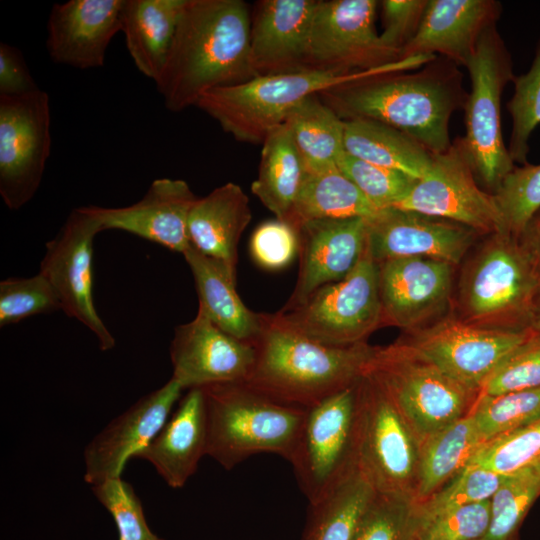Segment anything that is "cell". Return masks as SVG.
<instances>
[{
  "mask_svg": "<svg viewBox=\"0 0 540 540\" xmlns=\"http://www.w3.org/2000/svg\"><path fill=\"white\" fill-rule=\"evenodd\" d=\"M91 490L113 517L119 540L160 539L150 530L141 501L134 488L121 477L92 485Z\"/></svg>",
  "mask_w": 540,
  "mask_h": 540,
  "instance_id": "46",
  "label": "cell"
},
{
  "mask_svg": "<svg viewBox=\"0 0 540 540\" xmlns=\"http://www.w3.org/2000/svg\"><path fill=\"white\" fill-rule=\"evenodd\" d=\"M540 495V466L507 475L490 499V523L479 540H514Z\"/></svg>",
  "mask_w": 540,
  "mask_h": 540,
  "instance_id": "37",
  "label": "cell"
},
{
  "mask_svg": "<svg viewBox=\"0 0 540 540\" xmlns=\"http://www.w3.org/2000/svg\"><path fill=\"white\" fill-rule=\"evenodd\" d=\"M275 315L298 333L328 346H350L382 327L378 264L368 236L352 271L342 280L318 288L302 304Z\"/></svg>",
  "mask_w": 540,
  "mask_h": 540,
  "instance_id": "9",
  "label": "cell"
},
{
  "mask_svg": "<svg viewBox=\"0 0 540 540\" xmlns=\"http://www.w3.org/2000/svg\"><path fill=\"white\" fill-rule=\"evenodd\" d=\"M101 225L90 205L74 209L58 234L46 243L41 273L52 285L61 310L95 334L102 351L116 341L99 314L93 298V240Z\"/></svg>",
  "mask_w": 540,
  "mask_h": 540,
  "instance_id": "15",
  "label": "cell"
},
{
  "mask_svg": "<svg viewBox=\"0 0 540 540\" xmlns=\"http://www.w3.org/2000/svg\"><path fill=\"white\" fill-rule=\"evenodd\" d=\"M159 540H164V539L160 538Z\"/></svg>",
  "mask_w": 540,
  "mask_h": 540,
  "instance_id": "53",
  "label": "cell"
},
{
  "mask_svg": "<svg viewBox=\"0 0 540 540\" xmlns=\"http://www.w3.org/2000/svg\"><path fill=\"white\" fill-rule=\"evenodd\" d=\"M57 310H61L57 294L41 273L25 278L9 277L0 282V327Z\"/></svg>",
  "mask_w": 540,
  "mask_h": 540,
  "instance_id": "44",
  "label": "cell"
},
{
  "mask_svg": "<svg viewBox=\"0 0 540 540\" xmlns=\"http://www.w3.org/2000/svg\"><path fill=\"white\" fill-rule=\"evenodd\" d=\"M207 425L202 388L188 389L176 410L135 458L153 465L174 489L182 488L206 456Z\"/></svg>",
  "mask_w": 540,
  "mask_h": 540,
  "instance_id": "26",
  "label": "cell"
},
{
  "mask_svg": "<svg viewBox=\"0 0 540 540\" xmlns=\"http://www.w3.org/2000/svg\"><path fill=\"white\" fill-rule=\"evenodd\" d=\"M469 414L486 442L540 419V387L499 395L479 393Z\"/></svg>",
  "mask_w": 540,
  "mask_h": 540,
  "instance_id": "36",
  "label": "cell"
},
{
  "mask_svg": "<svg viewBox=\"0 0 540 540\" xmlns=\"http://www.w3.org/2000/svg\"><path fill=\"white\" fill-rule=\"evenodd\" d=\"M183 387L171 378L109 422L84 449V481L90 486L121 477L126 463L160 431Z\"/></svg>",
  "mask_w": 540,
  "mask_h": 540,
  "instance_id": "19",
  "label": "cell"
},
{
  "mask_svg": "<svg viewBox=\"0 0 540 540\" xmlns=\"http://www.w3.org/2000/svg\"><path fill=\"white\" fill-rule=\"evenodd\" d=\"M375 492L355 466L325 496L309 504L302 540H351Z\"/></svg>",
  "mask_w": 540,
  "mask_h": 540,
  "instance_id": "35",
  "label": "cell"
},
{
  "mask_svg": "<svg viewBox=\"0 0 540 540\" xmlns=\"http://www.w3.org/2000/svg\"><path fill=\"white\" fill-rule=\"evenodd\" d=\"M286 123L306 172L337 167L338 160L345 152L344 120L318 94L302 100L291 111Z\"/></svg>",
  "mask_w": 540,
  "mask_h": 540,
  "instance_id": "34",
  "label": "cell"
},
{
  "mask_svg": "<svg viewBox=\"0 0 540 540\" xmlns=\"http://www.w3.org/2000/svg\"><path fill=\"white\" fill-rule=\"evenodd\" d=\"M354 74L302 71L256 76L240 84L213 89L203 94L195 106L237 141L262 144L273 129L286 122L302 100L343 83Z\"/></svg>",
  "mask_w": 540,
  "mask_h": 540,
  "instance_id": "8",
  "label": "cell"
},
{
  "mask_svg": "<svg viewBox=\"0 0 540 540\" xmlns=\"http://www.w3.org/2000/svg\"><path fill=\"white\" fill-rule=\"evenodd\" d=\"M416 507L412 496L375 492L351 540H415Z\"/></svg>",
  "mask_w": 540,
  "mask_h": 540,
  "instance_id": "38",
  "label": "cell"
},
{
  "mask_svg": "<svg viewBox=\"0 0 540 540\" xmlns=\"http://www.w3.org/2000/svg\"><path fill=\"white\" fill-rule=\"evenodd\" d=\"M253 344L255 362L244 382L278 402L304 409L357 383L375 349L367 342L340 347L321 344L275 314H262Z\"/></svg>",
  "mask_w": 540,
  "mask_h": 540,
  "instance_id": "3",
  "label": "cell"
},
{
  "mask_svg": "<svg viewBox=\"0 0 540 540\" xmlns=\"http://www.w3.org/2000/svg\"><path fill=\"white\" fill-rule=\"evenodd\" d=\"M394 208L462 224L480 236L504 231L494 197L479 186L461 138L438 154Z\"/></svg>",
  "mask_w": 540,
  "mask_h": 540,
  "instance_id": "14",
  "label": "cell"
},
{
  "mask_svg": "<svg viewBox=\"0 0 540 540\" xmlns=\"http://www.w3.org/2000/svg\"><path fill=\"white\" fill-rule=\"evenodd\" d=\"M367 222L368 245L377 263L425 257L458 267L482 237L457 222L394 207Z\"/></svg>",
  "mask_w": 540,
  "mask_h": 540,
  "instance_id": "18",
  "label": "cell"
},
{
  "mask_svg": "<svg viewBox=\"0 0 540 540\" xmlns=\"http://www.w3.org/2000/svg\"><path fill=\"white\" fill-rule=\"evenodd\" d=\"M540 387V334L533 333L495 367L479 393H503Z\"/></svg>",
  "mask_w": 540,
  "mask_h": 540,
  "instance_id": "45",
  "label": "cell"
},
{
  "mask_svg": "<svg viewBox=\"0 0 540 540\" xmlns=\"http://www.w3.org/2000/svg\"><path fill=\"white\" fill-rule=\"evenodd\" d=\"M251 218L249 199L242 188L225 183L194 202L188 218L190 245L237 272L239 240Z\"/></svg>",
  "mask_w": 540,
  "mask_h": 540,
  "instance_id": "27",
  "label": "cell"
},
{
  "mask_svg": "<svg viewBox=\"0 0 540 540\" xmlns=\"http://www.w3.org/2000/svg\"><path fill=\"white\" fill-rule=\"evenodd\" d=\"M377 208L338 169L306 172L289 224L297 231L306 222L322 219L364 218L370 220Z\"/></svg>",
  "mask_w": 540,
  "mask_h": 540,
  "instance_id": "32",
  "label": "cell"
},
{
  "mask_svg": "<svg viewBox=\"0 0 540 540\" xmlns=\"http://www.w3.org/2000/svg\"><path fill=\"white\" fill-rule=\"evenodd\" d=\"M318 0H261L251 14L249 54L255 76L309 71L308 42Z\"/></svg>",
  "mask_w": 540,
  "mask_h": 540,
  "instance_id": "21",
  "label": "cell"
},
{
  "mask_svg": "<svg viewBox=\"0 0 540 540\" xmlns=\"http://www.w3.org/2000/svg\"><path fill=\"white\" fill-rule=\"evenodd\" d=\"M198 197L181 179H155L136 203L118 208L90 205L101 230H121L184 254L188 218Z\"/></svg>",
  "mask_w": 540,
  "mask_h": 540,
  "instance_id": "23",
  "label": "cell"
},
{
  "mask_svg": "<svg viewBox=\"0 0 540 540\" xmlns=\"http://www.w3.org/2000/svg\"><path fill=\"white\" fill-rule=\"evenodd\" d=\"M460 266L451 311L457 318L491 330H532L540 271L518 236H482Z\"/></svg>",
  "mask_w": 540,
  "mask_h": 540,
  "instance_id": "4",
  "label": "cell"
},
{
  "mask_svg": "<svg viewBox=\"0 0 540 540\" xmlns=\"http://www.w3.org/2000/svg\"><path fill=\"white\" fill-rule=\"evenodd\" d=\"M337 167L379 209L395 206L417 180L403 172L369 163L347 152L340 157Z\"/></svg>",
  "mask_w": 540,
  "mask_h": 540,
  "instance_id": "43",
  "label": "cell"
},
{
  "mask_svg": "<svg viewBox=\"0 0 540 540\" xmlns=\"http://www.w3.org/2000/svg\"><path fill=\"white\" fill-rule=\"evenodd\" d=\"M531 329L540 334V284L534 301Z\"/></svg>",
  "mask_w": 540,
  "mask_h": 540,
  "instance_id": "52",
  "label": "cell"
},
{
  "mask_svg": "<svg viewBox=\"0 0 540 540\" xmlns=\"http://www.w3.org/2000/svg\"><path fill=\"white\" fill-rule=\"evenodd\" d=\"M428 0H384L382 8L383 42L401 54L422 22Z\"/></svg>",
  "mask_w": 540,
  "mask_h": 540,
  "instance_id": "49",
  "label": "cell"
},
{
  "mask_svg": "<svg viewBox=\"0 0 540 540\" xmlns=\"http://www.w3.org/2000/svg\"><path fill=\"white\" fill-rule=\"evenodd\" d=\"M305 174V164L285 122L262 143L258 176L251 191L277 219L289 223Z\"/></svg>",
  "mask_w": 540,
  "mask_h": 540,
  "instance_id": "30",
  "label": "cell"
},
{
  "mask_svg": "<svg viewBox=\"0 0 540 540\" xmlns=\"http://www.w3.org/2000/svg\"><path fill=\"white\" fill-rule=\"evenodd\" d=\"M39 89L21 51L15 46L2 42L0 44V96H23Z\"/></svg>",
  "mask_w": 540,
  "mask_h": 540,
  "instance_id": "50",
  "label": "cell"
},
{
  "mask_svg": "<svg viewBox=\"0 0 540 540\" xmlns=\"http://www.w3.org/2000/svg\"><path fill=\"white\" fill-rule=\"evenodd\" d=\"M502 5L495 0H428L412 40L400 60L420 56L445 58L466 66L482 35L496 26Z\"/></svg>",
  "mask_w": 540,
  "mask_h": 540,
  "instance_id": "25",
  "label": "cell"
},
{
  "mask_svg": "<svg viewBox=\"0 0 540 540\" xmlns=\"http://www.w3.org/2000/svg\"><path fill=\"white\" fill-rule=\"evenodd\" d=\"M357 384L306 410L289 462L309 504L325 496L355 467Z\"/></svg>",
  "mask_w": 540,
  "mask_h": 540,
  "instance_id": "11",
  "label": "cell"
},
{
  "mask_svg": "<svg viewBox=\"0 0 540 540\" xmlns=\"http://www.w3.org/2000/svg\"><path fill=\"white\" fill-rule=\"evenodd\" d=\"M250 22L242 0H186L155 81L169 111H183L213 89L256 77L249 54Z\"/></svg>",
  "mask_w": 540,
  "mask_h": 540,
  "instance_id": "2",
  "label": "cell"
},
{
  "mask_svg": "<svg viewBox=\"0 0 540 540\" xmlns=\"http://www.w3.org/2000/svg\"><path fill=\"white\" fill-rule=\"evenodd\" d=\"M518 238L540 271V209L530 218Z\"/></svg>",
  "mask_w": 540,
  "mask_h": 540,
  "instance_id": "51",
  "label": "cell"
},
{
  "mask_svg": "<svg viewBox=\"0 0 540 540\" xmlns=\"http://www.w3.org/2000/svg\"><path fill=\"white\" fill-rule=\"evenodd\" d=\"M506 476L468 464L432 496L417 502V534L424 525L442 513L463 505L490 500Z\"/></svg>",
  "mask_w": 540,
  "mask_h": 540,
  "instance_id": "39",
  "label": "cell"
},
{
  "mask_svg": "<svg viewBox=\"0 0 540 540\" xmlns=\"http://www.w3.org/2000/svg\"><path fill=\"white\" fill-rule=\"evenodd\" d=\"M344 149L372 164L420 179L429 171L433 154L403 132L367 120H344Z\"/></svg>",
  "mask_w": 540,
  "mask_h": 540,
  "instance_id": "31",
  "label": "cell"
},
{
  "mask_svg": "<svg viewBox=\"0 0 540 540\" xmlns=\"http://www.w3.org/2000/svg\"><path fill=\"white\" fill-rule=\"evenodd\" d=\"M198 295V312L229 335L253 343L260 333L262 314L255 313L236 291L237 272L193 246L183 254Z\"/></svg>",
  "mask_w": 540,
  "mask_h": 540,
  "instance_id": "28",
  "label": "cell"
},
{
  "mask_svg": "<svg viewBox=\"0 0 540 540\" xmlns=\"http://www.w3.org/2000/svg\"><path fill=\"white\" fill-rule=\"evenodd\" d=\"M490 500L442 513L418 532L415 540H479L490 523Z\"/></svg>",
  "mask_w": 540,
  "mask_h": 540,
  "instance_id": "47",
  "label": "cell"
},
{
  "mask_svg": "<svg viewBox=\"0 0 540 540\" xmlns=\"http://www.w3.org/2000/svg\"><path fill=\"white\" fill-rule=\"evenodd\" d=\"M377 264L382 327L411 333L452 311L457 266L425 257L394 258Z\"/></svg>",
  "mask_w": 540,
  "mask_h": 540,
  "instance_id": "16",
  "label": "cell"
},
{
  "mask_svg": "<svg viewBox=\"0 0 540 540\" xmlns=\"http://www.w3.org/2000/svg\"><path fill=\"white\" fill-rule=\"evenodd\" d=\"M299 272L284 307L302 304L318 288L345 278L365 248L368 222L364 218L322 219L298 229Z\"/></svg>",
  "mask_w": 540,
  "mask_h": 540,
  "instance_id": "24",
  "label": "cell"
},
{
  "mask_svg": "<svg viewBox=\"0 0 540 540\" xmlns=\"http://www.w3.org/2000/svg\"><path fill=\"white\" fill-rule=\"evenodd\" d=\"M492 195L503 230L518 236L540 209V164L515 167Z\"/></svg>",
  "mask_w": 540,
  "mask_h": 540,
  "instance_id": "42",
  "label": "cell"
},
{
  "mask_svg": "<svg viewBox=\"0 0 540 540\" xmlns=\"http://www.w3.org/2000/svg\"><path fill=\"white\" fill-rule=\"evenodd\" d=\"M250 253L260 267L268 270L282 269L299 253L298 231L277 218L265 221L251 236Z\"/></svg>",
  "mask_w": 540,
  "mask_h": 540,
  "instance_id": "48",
  "label": "cell"
},
{
  "mask_svg": "<svg viewBox=\"0 0 540 540\" xmlns=\"http://www.w3.org/2000/svg\"><path fill=\"white\" fill-rule=\"evenodd\" d=\"M420 442L383 390L363 375L357 384L355 466L379 493L415 499Z\"/></svg>",
  "mask_w": 540,
  "mask_h": 540,
  "instance_id": "10",
  "label": "cell"
},
{
  "mask_svg": "<svg viewBox=\"0 0 540 540\" xmlns=\"http://www.w3.org/2000/svg\"><path fill=\"white\" fill-rule=\"evenodd\" d=\"M471 82L461 138L477 181L493 194L515 168L501 129V96L513 81L511 55L496 26L489 28L466 64Z\"/></svg>",
  "mask_w": 540,
  "mask_h": 540,
  "instance_id": "7",
  "label": "cell"
},
{
  "mask_svg": "<svg viewBox=\"0 0 540 540\" xmlns=\"http://www.w3.org/2000/svg\"><path fill=\"white\" fill-rule=\"evenodd\" d=\"M363 375L383 390L420 445L466 416L479 394L449 377L402 338L375 346Z\"/></svg>",
  "mask_w": 540,
  "mask_h": 540,
  "instance_id": "6",
  "label": "cell"
},
{
  "mask_svg": "<svg viewBox=\"0 0 540 540\" xmlns=\"http://www.w3.org/2000/svg\"><path fill=\"white\" fill-rule=\"evenodd\" d=\"M318 96L342 120L385 124L438 154L452 144L450 119L464 108L468 93L457 65L441 57L414 73H356Z\"/></svg>",
  "mask_w": 540,
  "mask_h": 540,
  "instance_id": "1",
  "label": "cell"
},
{
  "mask_svg": "<svg viewBox=\"0 0 540 540\" xmlns=\"http://www.w3.org/2000/svg\"><path fill=\"white\" fill-rule=\"evenodd\" d=\"M255 357L253 343L229 335L198 311L175 328L170 346L172 378L183 389L245 381Z\"/></svg>",
  "mask_w": 540,
  "mask_h": 540,
  "instance_id": "20",
  "label": "cell"
},
{
  "mask_svg": "<svg viewBox=\"0 0 540 540\" xmlns=\"http://www.w3.org/2000/svg\"><path fill=\"white\" fill-rule=\"evenodd\" d=\"M378 3L318 0L309 35L308 70L350 75L400 61V54L377 33Z\"/></svg>",
  "mask_w": 540,
  "mask_h": 540,
  "instance_id": "12",
  "label": "cell"
},
{
  "mask_svg": "<svg viewBox=\"0 0 540 540\" xmlns=\"http://www.w3.org/2000/svg\"><path fill=\"white\" fill-rule=\"evenodd\" d=\"M48 94L0 96V195L18 210L36 194L51 151Z\"/></svg>",
  "mask_w": 540,
  "mask_h": 540,
  "instance_id": "13",
  "label": "cell"
},
{
  "mask_svg": "<svg viewBox=\"0 0 540 540\" xmlns=\"http://www.w3.org/2000/svg\"><path fill=\"white\" fill-rule=\"evenodd\" d=\"M202 390L206 456L226 470L259 453L290 461L307 409L278 402L244 381L212 384Z\"/></svg>",
  "mask_w": 540,
  "mask_h": 540,
  "instance_id": "5",
  "label": "cell"
},
{
  "mask_svg": "<svg viewBox=\"0 0 540 540\" xmlns=\"http://www.w3.org/2000/svg\"><path fill=\"white\" fill-rule=\"evenodd\" d=\"M469 464L501 475L540 466V419L484 442Z\"/></svg>",
  "mask_w": 540,
  "mask_h": 540,
  "instance_id": "40",
  "label": "cell"
},
{
  "mask_svg": "<svg viewBox=\"0 0 540 540\" xmlns=\"http://www.w3.org/2000/svg\"><path fill=\"white\" fill-rule=\"evenodd\" d=\"M124 0L55 3L47 23L46 48L56 64L87 70L104 65L106 51L121 31Z\"/></svg>",
  "mask_w": 540,
  "mask_h": 540,
  "instance_id": "22",
  "label": "cell"
},
{
  "mask_svg": "<svg viewBox=\"0 0 540 540\" xmlns=\"http://www.w3.org/2000/svg\"><path fill=\"white\" fill-rule=\"evenodd\" d=\"M514 540H518V539L516 538V539H514Z\"/></svg>",
  "mask_w": 540,
  "mask_h": 540,
  "instance_id": "54",
  "label": "cell"
},
{
  "mask_svg": "<svg viewBox=\"0 0 540 540\" xmlns=\"http://www.w3.org/2000/svg\"><path fill=\"white\" fill-rule=\"evenodd\" d=\"M514 94L507 103L512 118L509 155L514 163L527 164L529 138L540 124V39L529 71L513 79Z\"/></svg>",
  "mask_w": 540,
  "mask_h": 540,
  "instance_id": "41",
  "label": "cell"
},
{
  "mask_svg": "<svg viewBox=\"0 0 540 540\" xmlns=\"http://www.w3.org/2000/svg\"><path fill=\"white\" fill-rule=\"evenodd\" d=\"M483 443L469 413L424 440L415 501L426 500L459 474Z\"/></svg>",
  "mask_w": 540,
  "mask_h": 540,
  "instance_id": "33",
  "label": "cell"
},
{
  "mask_svg": "<svg viewBox=\"0 0 540 540\" xmlns=\"http://www.w3.org/2000/svg\"><path fill=\"white\" fill-rule=\"evenodd\" d=\"M186 0H124L121 32L137 67L154 82L171 48Z\"/></svg>",
  "mask_w": 540,
  "mask_h": 540,
  "instance_id": "29",
  "label": "cell"
},
{
  "mask_svg": "<svg viewBox=\"0 0 540 540\" xmlns=\"http://www.w3.org/2000/svg\"><path fill=\"white\" fill-rule=\"evenodd\" d=\"M533 333L477 327L450 312L425 328L404 333L401 338L449 377L479 392L503 358Z\"/></svg>",
  "mask_w": 540,
  "mask_h": 540,
  "instance_id": "17",
  "label": "cell"
}]
</instances>
